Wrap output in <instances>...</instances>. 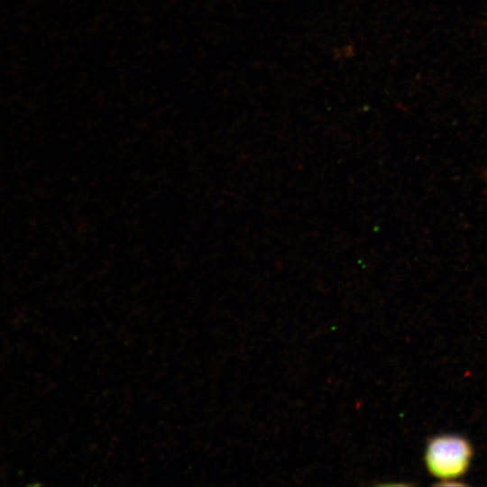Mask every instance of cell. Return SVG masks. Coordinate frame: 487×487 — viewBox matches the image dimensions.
Instances as JSON below:
<instances>
[{
	"instance_id": "cell-1",
	"label": "cell",
	"mask_w": 487,
	"mask_h": 487,
	"mask_svg": "<svg viewBox=\"0 0 487 487\" xmlns=\"http://www.w3.org/2000/svg\"><path fill=\"white\" fill-rule=\"evenodd\" d=\"M471 456V446L464 438L444 435L430 440L426 449L425 461L434 476L453 479L466 471Z\"/></svg>"
}]
</instances>
